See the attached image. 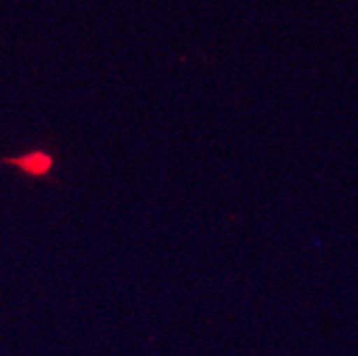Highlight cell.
Returning <instances> with one entry per match:
<instances>
[{
	"label": "cell",
	"instance_id": "cell-1",
	"mask_svg": "<svg viewBox=\"0 0 358 356\" xmlns=\"http://www.w3.org/2000/svg\"><path fill=\"white\" fill-rule=\"evenodd\" d=\"M2 164L18 169L34 180H50L55 171V155L45 148H32L18 157H6Z\"/></svg>",
	"mask_w": 358,
	"mask_h": 356
}]
</instances>
